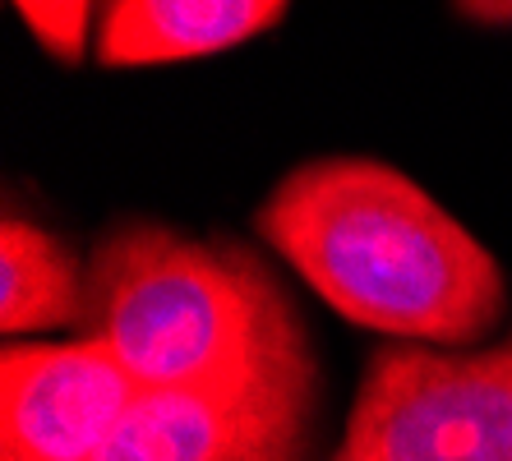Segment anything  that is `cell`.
Here are the masks:
<instances>
[{"label": "cell", "instance_id": "cell-7", "mask_svg": "<svg viewBox=\"0 0 512 461\" xmlns=\"http://www.w3.org/2000/svg\"><path fill=\"white\" fill-rule=\"evenodd\" d=\"M88 263H79L51 231L5 213L0 226V328L5 337L84 323Z\"/></svg>", "mask_w": 512, "mask_h": 461}, {"label": "cell", "instance_id": "cell-4", "mask_svg": "<svg viewBox=\"0 0 512 461\" xmlns=\"http://www.w3.org/2000/svg\"><path fill=\"white\" fill-rule=\"evenodd\" d=\"M310 351L208 392H139L97 461H305Z\"/></svg>", "mask_w": 512, "mask_h": 461}, {"label": "cell", "instance_id": "cell-6", "mask_svg": "<svg viewBox=\"0 0 512 461\" xmlns=\"http://www.w3.org/2000/svg\"><path fill=\"white\" fill-rule=\"evenodd\" d=\"M282 14L277 0H116L97 24V60L130 70L217 56L282 24Z\"/></svg>", "mask_w": 512, "mask_h": 461}, {"label": "cell", "instance_id": "cell-1", "mask_svg": "<svg viewBox=\"0 0 512 461\" xmlns=\"http://www.w3.org/2000/svg\"><path fill=\"white\" fill-rule=\"evenodd\" d=\"M259 231L337 314L434 346L503 319V272L416 180L370 157H319L268 194Z\"/></svg>", "mask_w": 512, "mask_h": 461}, {"label": "cell", "instance_id": "cell-5", "mask_svg": "<svg viewBox=\"0 0 512 461\" xmlns=\"http://www.w3.org/2000/svg\"><path fill=\"white\" fill-rule=\"evenodd\" d=\"M5 434L0 461H97L139 388L102 346H19L0 355Z\"/></svg>", "mask_w": 512, "mask_h": 461}, {"label": "cell", "instance_id": "cell-9", "mask_svg": "<svg viewBox=\"0 0 512 461\" xmlns=\"http://www.w3.org/2000/svg\"><path fill=\"white\" fill-rule=\"evenodd\" d=\"M462 14L471 19V24H512V5H489V0L462 5Z\"/></svg>", "mask_w": 512, "mask_h": 461}, {"label": "cell", "instance_id": "cell-8", "mask_svg": "<svg viewBox=\"0 0 512 461\" xmlns=\"http://www.w3.org/2000/svg\"><path fill=\"white\" fill-rule=\"evenodd\" d=\"M14 14L24 19V28L51 51L56 60L74 65L88 47V28H93V5H79V0H28V5H14Z\"/></svg>", "mask_w": 512, "mask_h": 461}, {"label": "cell", "instance_id": "cell-3", "mask_svg": "<svg viewBox=\"0 0 512 461\" xmlns=\"http://www.w3.org/2000/svg\"><path fill=\"white\" fill-rule=\"evenodd\" d=\"M328 461H512V337L485 351L383 346Z\"/></svg>", "mask_w": 512, "mask_h": 461}, {"label": "cell", "instance_id": "cell-2", "mask_svg": "<svg viewBox=\"0 0 512 461\" xmlns=\"http://www.w3.org/2000/svg\"><path fill=\"white\" fill-rule=\"evenodd\" d=\"M79 328L139 392L227 388L310 351L291 300L250 249L153 222L97 240Z\"/></svg>", "mask_w": 512, "mask_h": 461}]
</instances>
